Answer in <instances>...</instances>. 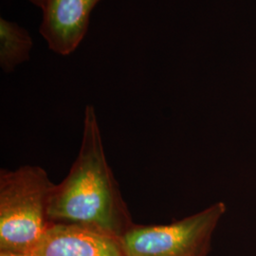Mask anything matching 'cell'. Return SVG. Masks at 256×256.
<instances>
[{
	"label": "cell",
	"instance_id": "cell-1",
	"mask_svg": "<svg viewBox=\"0 0 256 256\" xmlns=\"http://www.w3.org/2000/svg\"><path fill=\"white\" fill-rule=\"evenodd\" d=\"M48 218L52 223L80 225L119 240L134 225L108 164L92 104L84 108L78 156L64 180L55 184Z\"/></svg>",
	"mask_w": 256,
	"mask_h": 256
},
{
	"label": "cell",
	"instance_id": "cell-2",
	"mask_svg": "<svg viewBox=\"0 0 256 256\" xmlns=\"http://www.w3.org/2000/svg\"><path fill=\"white\" fill-rule=\"evenodd\" d=\"M54 187L39 166L0 171V252L34 250L52 224L48 207Z\"/></svg>",
	"mask_w": 256,
	"mask_h": 256
},
{
	"label": "cell",
	"instance_id": "cell-3",
	"mask_svg": "<svg viewBox=\"0 0 256 256\" xmlns=\"http://www.w3.org/2000/svg\"><path fill=\"white\" fill-rule=\"evenodd\" d=\"M227 206L216 202L168 225H133L120 242L124 256H207Z\"/></svg>",
	"mask_w": 256,
	"mask_h": 256
},
{
	"label": "cell",
	"instance_id": "cell-4",
	"mask_svg": "<svg viewBox=\"0 0 256 256\" xmlns=\"http://www.w3.org/2000/svg\"><path fill=\"white\" fill-rule=\"evenodd\" d=\"M102 0H46L39 32L56 54H72L82 43L92 10Z\"/></svg>",
	"mask_w": 256,
	"mask_h": 256
},
{
	"label": "cell",
	"instance_id": "cell-5",
	"mask_svg": "<svg viewBox=\"0 0 256 256\" xmlns=\"http://www.w3.org/2000/svg\"><path fill=\"white\" fill-rule=\"evenodd\" d=\"M34 256H124L119 239L75 224L52 223Z\"/></svg>",
	"mask_w": 256,
	"mask_h": 256
},
{
	"label": "cell",
	"instance_id": "cell-6",
	"mask_svg": "<svg viewBox=\"0 0 256 256\" xmlns=\"http://www.w3.org/2000/svg\"><path fill=\"white\" fill-rule=\"evenodd\" d=\"M34 41L26 28L6 18H0V66L6 74L30 58Z\"/></svg>",
	"mask_w": 256,
	"mask_h": 256
},
{
	"label": "cell",
	"instance_id": "cell-7",
	"mask_svg": "<svg viewBox=\"0 0 256 256\" xmlns=\"http://www.w3.org/2000/svg\"><path fill=\"white\" fill-rule=\"evenodd\" d=\"M0 256H34L30 254H19V252H0Z\"/></svg>",
	"mask_w": 256,
	"mask_h": 256
},
{
	"label": "cell",
	"instance_id": "cell-8",
	"mask_svg": "<svg viewBox=\"0 0 256 256\" xmlns=\"http://www.w3.org/2000/svg\"><path fill=\"white\" fill-rule=\"evenodd\" d=\"M30 1L32 5H34L37 8H40V9H43L45 3H46V0H28Z\"/></svg>",
	"mask_w": 256,
	"mask_h": 256
}]
</instances>
